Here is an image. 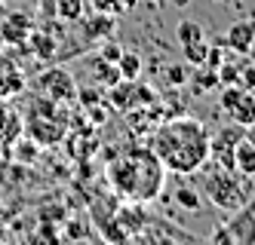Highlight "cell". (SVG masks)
<instances>
[{
  "label": "cell",
  "mask_w": 255,
  "mask_h": 245,
  "mask_svg": "<svg viewBox=\"0 0 255 245\" xmlns=\"http://www.w3.org/2000/svg\"><path fill=\"white\" fill-rule=\"evenodd\" d=\"M148 147L157 154L163 168L175 175L200 172L209 163V132L200 120H191V117L163 120L151 132Z\"/></svg>",
  "instance_id": "6da1fadb"
},
{
  "label": "cell",
  "mask_w": 255,
  "mask_h": 245,
  "mask_svg": "<svg viewBox=\"0 0 255 245\" xmlns=\"http://www.w3.org/2000/svg\"><path fill=\"white\" fill-rule=\"evenodd\" d=\"M108 184L123 202H144L160 196L163 181H166V168L157 160L151 147H126L108 163Z\"/></svg>",
  "instance_id": "7a4b0ae2"
},
{
  "label": "cell",
  "mask_w": 255,
  "mask_h": 245,
  "mask_svg": "<svg viewBox=\"0 0 255 245\" xmlns=\"http://www.w3.org/2000/svg\"><path fill=\"white\" fill-rule=\"evenodd\" d=\"M252 178H243L237 175L231 165H212L203 172L200 178V193H203L215 209L222 212H237L240 205H246L252 199V187H249Z\"/></svg>",
  "instance_id": "3957f363"
},
{
  "label": "cell",
  "mask_w": 255,
  "mask_h": 245,
  "mask_svg": "<svg viewBox=\"0 0 255 245\" xmlns=\"http://www.w3.org/2000/svg\"><path fill=\"white\" fill-rule=\"evenodd\" d=\"M56 104L59 101H40L34 117L28 120V138H34L37 144H59L68 132L65 117H56Z\"/></svg>",
  "instance_id": "277c9868"
},
{
  "label": "cell",
  "mask_w": 255,
  "mask_h": 245,
  "mask_svg": "<svg viewBox=\"0 0 255 245\" xmlns=\"http://www.w3.org/2000/svg\"><path fill=\"white\" fill-rule=\"evenodd\" d=\"M222 110L240 126H252L255 123V89H243V86H222Z\"/></svg>",
  "instance_id": "5b68a950"
},
{
  "label": "cell",
  "mask_w": 255,
  "mask_h": 245,
  "mask_svg": "<svg viewBox=\"0 0 255 245\" xmlns=\"http://www.w3.org/2000/svg\"><path fill=\"white\" fill-rule=\"evenodd\" d=\"M37 86L46 92V98L59 101V104H74L77 101V83H74V77H71L65 68H49V71H43L40 80H37Z\"/></svg>",
  "instance_id": "8992f818"
},
{
  "label": "cell",
  "mask_w": 255,
  "mask_h": 245,
  "mask_svg": "<svg viewBox=\"0 0 255 245\" xmlns=\"http://www.w3.org/2000/svg\"><path fill=\"white\" fill-rule=\"evenodd\" d=\"M243 135H246V126L231 120V126H222L215 135H209V157L215 163H222V165H231L234 147H237V141H240Z\"/></svg>",
  "instance_id": "52a82bcc"
},
{
  "label": "cell",
  "mask_w": 255,
  "mask_h": 245,
  "mask_svg": "<svg viewBox=\"0 0 255 245\" xmlns=\"http://www.w3.org/2000/svg\"><path fill=\"white\" fill-rule=\"evenodd\" d=\"M225 230L234 245H255V202L252 199L234 212V218L225 224Z\"/></svg>",
  "instance_id": "ba28073f"
},
{
  "label": "cell",
  "mask_w": 255,
  "mask_h": 245,
  "mask_svg": "<svg viewBox=\"0 0 255 245\" xmlns=\"http://www.w3.org/2000/svg\"><path fill=\"white\" fill-rule=\"evenodd\" d=\"M114 221L126 230V236H129V239H138L144 230L151 227V221H154V218L148 215L144 202H123V205H117Z\"/></svg>",
  "instance_id": "9c48e42d"
},
{
  "label": "cell",
  "mask_w": 255,
  "mask_h": 245,
  "mask_svg": "<svg viewBox=\"0 0 255 245\" xmlns=\"http://www.w3.org/2000/svg\"><path fill=\"white\" fill-rule=\"evenodd\" d=\"M34 25L25 12H9L0 25V43H9V46H28V37H31Z\"/></svg>",
  "instance_id": "30bf717a"
},
{
  "label": "cell",
  "mask_w": 255,
  "mask_h": 245,
  "mask_svg": "<svg viewBox=\"0 0 255 245\" xmlns=\"http://www.w3.org/2000/svg\"><path fill=\"white\" fill-rule=\"evenodd\" d=\"M255 43V18H240V22H234L225 34V46L246 55Z\"/></svg>",
  "instance_id": "8fae6325"
},
{
  "label": "cell",
  "mask_w": 255,
  "mask_h": 245,
  "mask_svg": "<svg viewBox=\"0 0 255 245\" xmlns=\"http://www.w3.org/2000/svg\"><path fill=\"white\" fill-rule=\"evenodd\" d=\"M231 168H234L237 175H243V178H255V144L246 135L237 141V147H234Z\"/></svg>",
  "instance_id": "7c38bea8"
},
{
  "label": "cell",
  "mask_w": 255,
  "mask_h": 245,
  "mask_svg": "<svg viewBox=\"0 0 255 245\" xmlns=\"http://www.w3.org/2000/svg\"><path fill=\"white\" fill-rule=\"evenodd\" d=\"M28 52H34L40 62H49V59H56V52H59V40L49 34V28H34L31 37H28Z\"/></svg>",
  "instance_id": "4fadbf2b"
},
{
  "label": "cell",
  "mask_w": 255,
  "mask_h": 245,
  "mask_svg": "<svg viewBox=\"0 0 255 245\" xmlns=\"http://www.w3.org/2000/svg\"><path fill=\"white\" fill-rule=\"evenodd\" d=\"M111 34H114V15H108V12H96L93 18L83 22L86 40H99V37H111Z\"/></svg>",
  "instance_id": "5bb4252c"
},
{
  "label": "cell",
  "mask_w": 255,
  "mask_h": 245,
  "mask_svg": "<svg viewBox=\"0 0 255 245\" xmlns=\"http://www.w3.org/2000/svg\"><path fill=\"white\" fill-rule=\"evenodd\" d=\"M93 80L99 83V86H114V83H120L123 77H120V71H117V65L114 62H105V59H99V62H93Z\"/></svg>",
  "instance_id": "9a60e30c"
},
{
  "label": "cell",
  "mask_w": 255,
  "mask_h": 245,
  "mask_svg": "<svg viewBox=\"0 0 255 245\" xmlns=\"http://www.w3.org/2000/svg\"><path fill=\"white\" fill-rule=\"evenodd\" d=\"M117 71H120L123 80H138V77H141V55L123 49L120 59H117Z\"/></svg>",
  "instance_id": "2e32d148"
},
{
  "label": "cell",
  "mask_w": 255,
  "mask_h": 245,
  "mask_svg": "<svg viewBox=\"0 0 255 245\" xmlns=\"http://www.w3.org/2000/svg\"><path fill=\"white\" fill-rule=\"evenodd\" d=\"M175 205L185 212H200V205H203V193H197L194 187H178V190L172 193Z\"/></svg>",
  "instance_id": "e0dca14e"
},
{
  "label": "cell",
  "mask_w": 255,
  "mask_h": 245,
  "mask_svg": "<svg viewBox=\"0 0 255 245\" xmlns=\"http://www.w3.org/2000/svg\"><path fill=\"white\" fill-rule=\"evenodd\" d=\"M175 40H178V46H188V43H197V40H203V28H200L197 22H178V28H175Z\"/></svg>",
  "instance_id": "ac0fdd59"
},
{
  "label": "cell",
  "mask_w": 255,
  "mask_h": 245,
  "mask_svg": "<svg viewBox=\"0 0 255 245\" xmlns=\"http://www.w3.org/2000/svg\"><path fill=\"white\" fill-rule=\"evenodd\" d=\"M56 15L62 18V22H80L83 18V0H59L56 3Z\"/></svg>",
  "instance_id": "d6986e66"
},
{
  "label": "cell",
  "mask_w": 255,
  "mask_h": 245,
  "mask_svg": "<svg viewBox=\"0 0 255 245\" xmlns=\"http://www.w3.org/2000/svg\"><path fill=\"white\" fill-rule=\"evenodd\" d=\"M62 239H93V230H89V218H71L65 224Z\"/></svg>",
  "instance_id": "ffe728a7"
},
{
  "label": "cell",
  "mask_w": 255,
  "mask_h": 245,
  "mask_svg": "<svg viewBox=\"0 0 255 245\" xmlns=\"http://www.w3.org/2000/svg\"><path fill=\"white\" fill-rule=\"evenodd\" d=\"M206 52H209V43L206 40H197V43L181 46V55H185L188 65H203L206 62Z\"/></svg>",
  "instance_id": "44dd1931"
},
{
  "label": "cell",
  "mask_w": 255,
  "mask_h": 245,
  "mask_svg": "<svg viewBox=\"0 0 255 245\" xmlns=\"http://www.w3.org/2000/svg\"><path fill=\"white\" fill-rule=\"evenodd\" d=\"M194 86H197V92L215 89V86H218V77H215V71H209V68H203V65H197V74H194Z\"/></svg>",
  "instance_id": "7402d4cb"
},
{
  "label": "cell",
  "mask_w": 255,
  "mask_h": 245,
  "mask_svg": "<svg viewBox=\"0 0 255 245\" xmlns=\"http://www.w3.org/2000/svg\"><path fill=\"white\" fill-rule=\"evenodd\" d=\"M237 86L255 89V65L252 62H240V65H237Z\"/></svg>",
  "instance_id": "603a6c76"
},
{
  "label": "cell",
  "mask_w": 255,
  "mask_h": 245,
  "mask_svg": "<svg viewBox=\"0 0 255 245\" xmlns=\"http://www.w3.org/2000/svg\"><path fill=\"white\" fill-rule=\"evenodd\" d=\"M34 157H37V141H34V138H22L19 144H15V160L31 163Z\"/></svg>",
  "instance_id": "cb8c5ba5"
},
{
  "label": "cell",
  "mask_w": 255,
  "mask_h": 245,
  "mask_svg": "<svg viewBox=\"0 0 255 245\" xmlns=\"http://www.w3.org/2000/svg\"><path fill=\"white\" fill-rule=\"evenodd\" d=\"M96 12H108V15H120L123 12V0H93Z\"/></svg>",
  "instance_id": "d4e9b609"
},
{
  "label": "cell",
  "mask_w": 255,
  "mask_h": 245,
  "mask_svg": "<svg viewBox=\"0 0 255 245\" xmlns=\"http://www.w3.org/2000/svg\"><path fill=\"white\" fill-rule=\"evenodd\" d=\"M222 49H215V46H209V52H206V62H203V68H209V71H218L222 68Z\"/></svg>",
  "instance_id": "484cf974"
},
{
  "label": "cell",
  "mask_w": 255,
  "mask_h": 245,
  "mask_svg": "<svg viewBox=\"0 0 255 245\" xmlns=\"http://www.w3.org/2000/svg\"><path fill=\"white\" fill-rule=\"evenodd\" d=\"M120 52H123V49H120L117 43H105V46H102V52H99V59H105V62H114V65H117Z\"/></svg>",
  "instance_id": "4316f807"
},
{
  "label": "cell",
  "mask_w": 255,
  "mask_h": 245,
  "mask_svg": "<svg viewBox=\"0 0 255 245\" xmlns=\"http://www.w3.org/2000/svg\"><path fill=\"white\" fill-rule=\"evenodd\" d=\"M166 80H169L172 86H181V83L188 80V74H185V68H181V65H172V68L166 71Z\"/></svg>",
  "instance_id": "83f0119b"
},
{
  "label": "cell",
  "mask_w": 255,
  "mask_h": 245,
  "mask_svg": "<svg viewBox=\"0 0 255 245\" xmlns=\"http://www.w3.org/2000/svg\"><path fill=\"white\" fill-rule=\"evenodd\" d=\"M40 239H49V242H56V239H62V236H59L56 230H52V224H49V221H43V224H40Z\"/></svg>",
  "instance_id": "f1b7e54d"
},
{
  "label": "cell",
  "mask_w": 255,
  "mask_h": 245,
  "mask_svg": "<svg viewBox=\"0 0 255 245\" xmlns=\"http://www.w3.org/2000/svg\"><path fill=\"white\" fill-rule=\"evenodd\" d=\"M212 242H218V245H234V242H231V236H228V230H225V227H218V230H215V233H212Z\"/></svg>",
  "instance_id": "f546056e"
},
{
  "label": "cell",
  "mask_w": 255,
  "mask_h": 245,
  "mask_svg": "<svg viewBox=\"0 0 255 245\" xmlns=\"http://www.w3.org/2000/svg\"><path fill=\"white\" fill-rule=\"evenodd\" d=\"M246 138L255 144V123H252V126H246Z\"/></svg>",
  "instance_id": "4dcf8cb0"
},
{
  "label": "cell",
  "mask_w": 255,
  "mask_h": 245,
  "mask_svg": "<svg viewBox=\"0 0 255 245\" xmlns=\"http://www.w3.org/2000/svg\"><path fill=\"white\" fill-rule=\"evenodd\" d=\"M175 6H188V0H175Z\"/></svg>",
  "instance_id": "1f68e13d"
},
{
  "label": "cell",
  "mask_w": 255,
  "mask_h": 245,
  "mask_svg": "<svg viewBox=\"0 0 255 245\" xmlns=\"http://www.w3.org/2000/svg\"><path fill=\"white\" fill-rule=\"evenodd\" d=\"M3 6H6V0H0V9H3Z\"/></svg>",
  "instance_id": "d6a6232c"
},
{
  "label": "cell",
  "mask_w": 255,
  "mask_h": 245,
  "mask_svg": "<svg viewBox=\"0 0 255 245\" xmlns=\"http://www.w3.org/2000/svg\"><path fill=\"white\" fill-rule=\"evenodd\" d=\"M151 3H163V0H151Z\"/></svg>",
  "instance_id": "836d02e7"
},
{
  "label": "cell",
  "mask_w": 255,
  "mask_h": 245,
  "mask_svg": "<svg viewBox=\"0 0 255 245\" xmlns=\"http://www.w3.org/2000/svg\"><path fill=\"white\" fill-rule=\"evenodd\" d=\"M215 3H218V0H215Z\"/></svg>",
  "instance_id": "e575fe53"
}]
</instances>
